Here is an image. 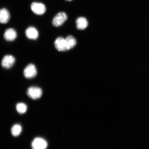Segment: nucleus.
<instances>
[{
	"mask_svg": "<svg viewBox=\"0 0 149 149\" xmlns=\"http://www.w3.org/2000/svg\"><path fill=\"white\" fill-rule=\"evenodd\" d=\"M68 19V16L64 12H60L54 17L52 20V24L56 27L60 26Z\"/></svg>",
	"mask_w": 149,
	"mask_h": 149,
	"instance_id": "f257e3e1",
	"label": "nucleus"
},
{
	"mask_svg": "<svg viewBox=\"0 0 149 149\" xmlns=\"http://www.w3.org/2000/svg\"><path fill=\"white\" fill-rule=\"evenodd\" d=\"M54 45L56 49L59 51H66L69 50L66 39L63 37H58L55 40Z\"/></svg>",
	"mask_w": 149,
	"mask_h": 149,
	"instance_id": "f03ea898",
	"label": "nucleus"
},
{
	"mask_svg": "<svg viewBox=\"0 0 149 149\" xmlns=\"http://www.w3.org/2000/svg\"><path fill=\"white\" fill-rule=\"evenodd\" d=\"M27 94L30 98L33 100L40 98L42 95L41 89L37 87H31L28 89Z\"/></svg>",
	"mask_w": 149,
	"mask_h": 149,
	"instance_id": "7ed1b4c3",
	"label": "nucleus"
},
{
	"mask_svg": "<svg viewBox=\"0 0 149 149\" xmlns=\"http://www.w3.org/2000/svg\"><path fill=\"white\" fill-rule=\"evenodd\" d=\"M37 70L34 65L29 64L26 67L24 70V76L27 79H31L36 76Z\"/></svg>",
	"mask_w": 149,
	"mask_h": 149,
	"instance_id": "20e7f679",
	"label": "nucleus"
},
{
	"mask_svg": "<svg viewBox=\"0 0 149 149\" xmlns=\"http://www.w3.org/2000/svg\"><path fill=\"white\" fill-rule=\"evenodd\" d=\"M47 146V143L45 140L40 137L35 138L31 144L32 149H46Z\"/></svg>",
	"mask_w": 149,
	"mask_h": 149,
	"instance_id": "39448f33",
	"label": "nucleus"
},
{
	"mask_svg": "<svg viewBox=\"0 0 149 149\" xmlns=\"http://www.w3.org/2000/svg\"><path fill=\"white\" fill-rule=\"evenodd\" d=\"M31 10L35 14L38 15L43 14L46 11L45 6L41 3H33L31 5Z\"/></svg>",
	"mask_w": 149,
	"mask_h": 149,
	"instance_id": "423d86ee",
	"label": "nucleus"
},
{
	"mask_svg": "<svg viewBox=\"0 0 149 149\" xmlns=\"http://www.w3.org/2000/svg\"><path fill=\"white\" fill-rule=\"evenodd\" d=\"M15 61V59L14 56L11 55H7L3 57L1 64L3 68H10L14 65Z\"/></svg>",
	"mask_w": 149,
	"mask_h": 149,
	"instance_id": "0eeeda50",
	"label": "nucleus"
},
{
	"mask_svg": "<svg viewBox=\"0 0 149 149\" xmlns=\"http://www.w3.org/2000/svg\"><path fill=\"white\" fill-rule=\"evenodd\" d=\"M26 35L28 38L35 40L38 38L39 34L38 31L33 27H30L26 30Z\"/></svg>",
	"mask_w": 149,
	"mask_h": 149,
	"instance_id": "6e6552de",
	"label": "nucleus"
},
{
	"mask_svg": "<svg viewBox=\"0 0 149 149\" xmlns=\"http://www.w3.org/2000/svg\"><path fill=\"white\" fill-rule=\"evenodd\" d=\"M17 36V33L15 30L13 29H9L5 31L3 35L4 38L8 41L14 40Z\"/></svg>",
	"mask_w": 149,
	"mask_h": 149,
	"instance_id": "1a4fd4ad",
	"label": "nucleus"
},
{
	"mask_svg": "<svg viewBox=\"0 0 149 149\" xmlns=\"http://www.w3.org/2000/svg\"><path fill=\"white\" fill-rule=\"evenodd\" d=\"M10 15L6 9L3 8L0 9V23L6 24L10 19Z\"/></svg>",
	"mask_w": 149,
	"mask_h": 149,
	"instance_id": "9d476101",
	"label": "nucleus"
},
{
	"mask_svg": "<svg viewBox=\"0 0 149 149\" xmlns=\"http://www.w3.org/2000/svg\"><path fill=\"white\" fill-rule=\"evenodd\" d=\"M76 26L79 30H84L86 29L88 25L86 19L84 17H79L76 21Z\"/></svg>",
	"mask_w": 149,
	"mask_h": 149,
	"instance_id": "9b49d317",
	"label": "nucleus"
},
{
	"mask_svg": "<svg viewBox=\"0 0 149 149\" xmlns=\"http://www.w3.org/2000/svg\"><path fill=\"white\" fill-rule=\"evenodd\" d=\"M22 131V126L19 124L15 125L11 129V133L12 135L15 137H17L19 135Z\"/></svg>",
	"mask_w": 149,
	"mask_h": 149,
	"instance_id": "f8f14e48",
	"label": "nucleus"
},
{
	"mask_svg": "<svg viewBox=\"0 0 149 149\" xmlns=\"http://www.w3.org/2000/svg\"><path fill=\"white\" fill-rule=\"evenodd\" d=\"M66 40L69 50L74 47L77 43L75 38L72 36L67 37Z\"/></svg>",
	"mask_w": 149,
	"mask_h": 149,
	"instance_id": "ddd939ff",
	"label": "nucleus"
},
{
	"mask_svg": "<svg viewBox=\"0 0 149 149\" xmlns=\"http://www.w3.org/2000/svg\"><path fill=\"white\" fill-rule=\"evenodd\" d=\"M16 109L19 113L23 114L25 113L27 110V107L25 104L22 103H19L16 105Z\"/></svg>",
	"mask_w": 149,
	"mask_h": 149,
	"instance_id": "4468645a",
	"label": "nucleus"
},
{
	"mask_svg": "<svg viewBox=\"0 0 149 149\" xmlns=\"http://www.w3.org/2000/svg\"><path fill=\"white\" fill-rule=\"evenodd\" d=\"M66 1H72V0H66Z\"/></svg>",
	"mask_w": 149,
	"mask_h": 149,
	"instance_id": "2eb2a0df",
	"label": "nucleus"
}]
</instances>
